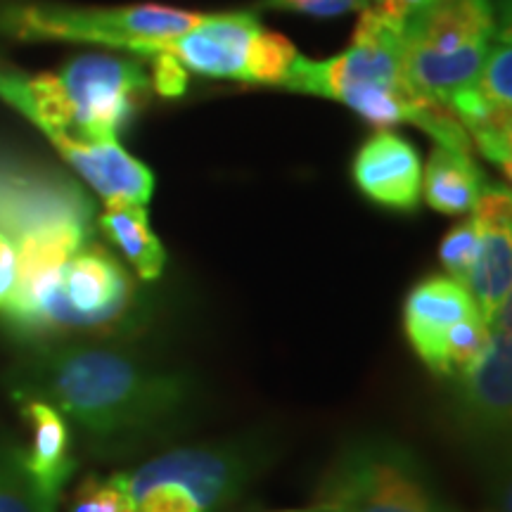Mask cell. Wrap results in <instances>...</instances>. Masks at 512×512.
<instances>
[{
  "mask_svg": "<svg viewBox=\"0 0 512 512\" xmlns=\"http://www.w3.org/2000/svg\"><path fill=\"white\" fill-rule=\"evenodd\" d=\"M264 451L252 441L176 446L121 472L131 512H228L259 472Z\"/></svg>",
  "mask_w": 512,
  "mask_h": 512,
  "instance_id": "277c9868",
  "label": "cell"
},
{
  "mask_svg": "<svg viewBox=\"0 0 512 512\" xmlns=\"http://www.w3.org/2000/svg\"><path fill=\"white\" fill-rule=\"evenodd\" d=\"M67 512H131L121 472L88 475L76 486Z\"/></svg>",
  "mask_w": 512,
  "mask_h": 512,
  "instance_id": "ffe728a7",
  "label": "cell"
},
{
  "mask_svg": "<svg viewBox=\"0 0 512 512\" xmlns=\"http://www.w3.org/2000/svg\"><path fill=\"white\" fill-rule=\"evenodd\" d=\"M202 19L200 12L164 5L72 8L55 3H8L0 8V31L22 41L95 43L133 53L143 43L181 36Z\"/></svg>",
  "mask_w": 512,
  "mask_h": 512,
  "instance_id": "ba28073f",
  "label": "cell"
},
{
  "mask_svg": "<svg viewBox=\"0 0 512 512\" xmlns=\"http://www.w3.org/2000/svg\"><path fill=\"white\" fill-rule=\"evenodd\" d=\"M17 273H19L17 245L8 238V235L0 233V311L10 304L12 294H15Z\"/></svg>",
  "mask_w": 512,
  "mask_h": 512,
  "instance_id": "d4e9b609",
  "label": "cell"
},
{
  "mask_svg": "<svg viewBox=\"0 0 512 512\" xmlns=\"http://www.w3.org/2000/svg\"><path fill=\"white\" fill-rule=\"evenodd\" d=\"M259 8L299 12L311 17H337L354 10L363 12L368 8V0H261Z\"/></svg>",
  "mask_w": 512,
  "mask_h": 512,
  "instance_id": "603a6c76",
  "label": "cell"
},
{
  "mask_svg": "<svg viewBox=\"0 0 512 512\" xmlns=\"http://www.w3.org/2000/svg\"><path fill=\"white\" fill-rule=\"evenodd\" d=\"M287 512H311V508L309 510H287Z\"/></svg>",
  "mask_w": 512,
  "mask_h": 512,
  "instance_id": "4316f807",
  "label": "cell"
},
{
  "mask_svg": "<svg viewBox=\"0 0 512 512\" xmlns=\"http://www.w3.org/2000/svg\"><path fill=\"white\" fill-rule=\"evenodd\" d=\"M313 510L448 512L425 463L389 437L351 441L320 484Z\"/></svg>",
  "mask_w": 512,
  "mask_h": 512,
  "instance_id": "8992f818",
  "label": "cell"
},
{
  "mask_svg": "<svg viewBox=\"0 0 512 512\" xmlns=\"http://www.w3.org/2000/svg\"><path fill=\"white\" fill-rule=\"evenodd\" d=\"M403 22L375 8L363 10L351 46L330 60L297 55L280 86L344 102L368 124H415L453 150H470V138L444 105L422 95L403 67Z\"/></svg>",
  "mask_w": 512,
  "mask_h": 512,
  "instance_id": "7a4b0ae2",
  "label": "cell"
},
{
  "mask_svg": "<svg viewBox=\"0 0 512 512\" xmlns=\"http://www.w3.org/2000/svg\"><path fill=\"white\" fill-rule=\"evenodd\" d=\"M311 512H316V510H313V508H311Z\"/></svg>",
  "mask_w": 512,
  "mask_h": 512,
  "instance_id": "83f0119b",
  "label": "cell"
},
{
  "mask_svg": "<svg viewBox=\"0 0 512 512\" xmlns=\"http://www.w3.org/2000/svg\"><path fill=\"white\" fill-rule=\"evenodd\" d=\"M358 190L375 204L413 211L422 195V164L415 147L382 128L363 143L351 166Z\"/></svg>",
  "mask_w": 512,
  "mask_h": 512,
  "instance_id": "5bb4252c",
  "label": "cell"
},
{
  "mask_svg": "<svg viewBox=\"0 0 512 512\" xmlns=\"http://www.w3.org/2000/svg\"><path fill=\"white\" fill-rule=\"evenodd\" d=\"M136 304V285L117 256L98 242H88L64 261L22 337L50 339L69 332L119 328Z\"/></svg>",
  "mask_w": 512,
  "mask_h": 512,
  "instance_id": "9c48e42d",
  "label": "cell"
},
{
  "mask_svg": "<svg viewBox=\"0 0 512 512\" xmlns=\"http://www.w3.org/2000/svg\"><path fill=\"white\" fill-rule=\"evenodd\" d=\"M98 228L105 240L124 254L140 280L155 283L162 278L166 252L150 226L145 204H105Z\"/></svg>",
  "mask_w": 512,
  "mask_h": 512,
  "instance_id": "ac0fdd59",
  "label": "cell"
},
{
  "mask_svg": "<svg viewBox=\"0 0 512 512\" xmlns=\"http://www.w3.org/2000/svg\"><path fill=\"white\" fill-rule=\"evenodd\" d=\"M472 313H479L472 294L448 275H430L408 294L403 330L415 354L432 373L448 375L446 337Z\"/></svg>",
  "mask_w": 512,
  "mask_h": 512,
  "instance_id": "4fadbf2b",
  "label": "cell"
},
{
  "mask_svg": "<svg viewBox=\"0 0 512 512\" xmlns=\"http://www.w3.org/2000/svg\"><path fill=\"white\" fill-rule=\"evenodd\" d=\"M150 74L138 57L83 53L60 72L24 79L0 67V98L10 102L31 124L50 136L83 143L117 140L147 95Z\"/></svg>",
  "mask_w": 512,
  "mask_h": 512,
  "instance_id": "3957f363",
  "label": "cell"
},
{
  "mask_svg": "<svg viewBox=\"0 0 512 512\" xmlns=\"http://www.w3.org/2000/svg\"><path fill=\"white\" fill-rule=\"evenodd\" d=\"M0 233L17 247L48 235H95L93 202L60 171L0 157Z\"/></svg>",
  "mask_w": 512,
  "mask_h": 512,
  "instance_id": "30bf717a",
  "label": "cell"
},
{
  "mask_svg": "<svg viewBox=\"0 0 512 512\" xmlns=\"http://www.w3.org/2000/svg\"><path fill=\"white\" fill-rule=\"evenodd\" d=\"M8 389L15 401L50 403L105 456L178 432L200 396L178 370L91 342H43L10 370Z\"/></svg>",
  "mask_w": 512,
  "mask_h": 512,
  "instance_id": "6da1fadb",
  "label": "cell"
},
{
  "mask_svg": "<svg viewBox=\"0 0 512 512\" xmlns=\"http://www.w3.org/2000/svg\"><path fill=\"white\" fill-rule=\"evenodd\" d=\"M456 377V413L465 432L479 441L505 437L512 408L510 304L491 318L482 354Z\"/></svg>",
  "mask_w": 512,
  "mask_h": 512,
  "instance_id": "8fae6325",
  "label": "cell"
},
{
  "mask_svg": "<svg viewBox=\"0 0 512 512\" xmlns=\"http://www.w3.org/2000/svg\"><path fill=\"white\" fill-rule=\"evenodd\" d=\"M152 62V91L159 95H166V98H176V95L185 93V86H188V72L178 64L174 57L169 55H155L147 57Z\"/></svg>",
  "mask_w": 512,
  "mask_h": 512,
  "instance_id": "cb8c5ba5",
  "label": "cell"
},
{
  "mask_svg": "<svg viewBox=\"0 0 512 512\" xmlns=\"http://www.w3.org/2000/svg\"><path fill=\"white\" fill-rule=\"evenodd\" d=\"M486 188V181L470 152L434 145L425 176L422 195L434 211L448 216L472 214Z\"/></svg>",
  "mask_w": 512,
  "mask_h": 512,
  "instance_id": "e0dca14e",
  "label": "cell"
},
{
  "mask_svg": "<svg viewBox=\"0 0 512 512\" xmlns=\"http://www.w3.org/2000/svg\"><path fill=\"white\" fill-rule=\"evenodd\" d=\"M19 413L31 430L29 448H19L22 465L34 484L43 510L57 512L64 484L74 472L72 432L57 408L41 399H19Z\"/></svg>",
  "mask_w": 512,
  "mask_h": 512,
  "instance_id": "2e32d148",
  "label": "cell"
},
{
  "mask_svg": "<svg viewBox=\"0 0 512 512\" xmlns=\"http://www.w3.org/2000/svg\"><path fill=\"white\" fill-rule=\"evenodd\" d=\"M60 155L105 204H147L155 192V174L131 157L117 140L83 143L67 136H50Z\"/></svg>",
  "mask_w": 512,
  "mask_h": 512,
  "instance_id": "9a60e30c",
  "label": "cell"
},
{
  "mask_svg": "<svg viewBox=\"0 0 512 512\" xmlns=\"http://www.w3.org/2000/svg\"><path fill=\"white\" fill-rule=\"evenodd\" d=\"M401 36L408 79L448 110L475 86L498 29L489 0H425L403 19Z\"/></svg>",
  "mask_w": 512,
  "mask_h": 512,
  "instance_id": "5b68a950",
  "label": "cell"
},
{
  "mask_svg": "<svg viewBox=\"0 0 512 512\" xmlns=\"http://www.w3.org/2000/svg\"><path fill=\"white\" fill-rule=\"evenodd\" d=\"M425 3V0H368V8H375L384 12V15L394 19H406L408 12H413L418 5Z\"/></svg>",
  "mask_w": 512,
  "mask_h": 512,
  "instance_id": "484cf974",
  "label": "cell"
},
{
  "mask_svg": "<svg viewBox=\"0 0 512 512\" xmlns=\"http://www.w3.org/2000/svg\"><path fill=\"white\" fill-rule=\"evenodd\" d=\"M477 247H479V230L475 219H467L458 223L451 233L446 235L444 242H441L439 259L441 266L446 268L448 278H453L456 283L467 287V280H470L472 266H475L477 259Z\"/></svg>",
  "mask_w": 512,
  "mask_h": 512,
  "instance_id": "7402d4cb",
  "label": "cell"
},
{
  "mask_svg": "<svg viewBox=\"0 0 512 512\" xmlns=\"http://www.w3.org/2000/svg\"><path fill=\"white\" fill-rule=\"evenodd\" d=\"M486 342H489V323H486L482 313H472L470 318L460 320L446 337L448 377L463 373L482 354Z\"/></svg>",
  "mask_w": 512,
  "mask_h": 512,
  "instance_id": "44dd1931",
  "label": "cell"
},
{
  "mask_svg": "<svg viewBox=\"0 0 512 512\" xmlns=\"http://www.w3.org/2000/svg\"><path fill=\"white\" fill-rule=\"evenodd\" d=\"M0 512H46L22 465L19 448L0 441Z\"/></svg>",
  "mask_w": 512,
  "mask_h": 512,
  "instance_id": "d6986e66",
  "label": "cell"
},
{
  "mask_svg": "<svg viewBox=\"0 0 512 512\" xmlns=\"http://www.w3.org/2000/svg\"><path fill=\"white\" fill-rule=\"evenodd\" d=\"M133 55L145 60L169 55L185 72L211 79L280 86L299 53L283 34L266 29L254 15L233 12L204 15L202 22L185 34L143 43L133 50Z\"/></svg>",
  "mask_w": 512,
  "mask_h": 512,
  "instance_id": "52a82bcc",
  "label": "cell"
},
{
  "mask_svg": "<svg viewBox=\"0 0 512 512\" xmlns=\"http://www.w3.org/2000/svg\"><path fill=\"white\" fill-rule=\"evenodd\" d=\"M512 202L510 190L503 185L484 188L472 219L479 230L477 259L472 266L467 292L475 299L486 323L510 304L512 290Z\"/></svg>",
  "mask_w": 512,
  "mask_h": 512,
  "instance_id": "7c38bea8",
  "label": "cell"
}]
</instances>
